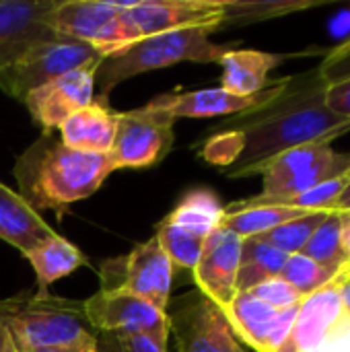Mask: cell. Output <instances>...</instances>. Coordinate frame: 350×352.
Segmentation results:
<instances>
[{
	"label": "cell",
	"mask_w": 350,
	"mask_h": 352,
	"mask_svg": "<svg viewBox=\"0 0 350 352\" xmlns=\"http://www.w3.org/2000/svg\"><path fill=\"white\" fill-rule=\"evenodd\" d=\"M326 80L320 70L291 76L285 91L266 107L229 118L212 132L233 130L241 138V153L223 169L227 177L256 175L274 157L305 144L326 142L350 132V120L332 113L326 105Z\"/></svg>",
	"instance_id": "1"
},
{
	"label": "cell",
	"mask_w": 350,
	"mask_h": 352,
	"mask_svg": "<svg viewBox=\"0 0 350 352\" xmlns=\"http://www.w3.org/2000/svg\"><path fill=\"white\" fill-rule=\"evenodd\" d=\"M116 171L107 155L68 148L43 132L14 165L21 196L39 212L52 208L62 217L66 208L93 196Z\"/></svg>",
	"instance_id": "2"
},
{
	"label": "cell",
	"mask_w": 350,
	"mask_h": 352,
	"mask_svg": "<svg viewBox=\"0 0 350 352\" xmlns=\"http://www.w3.org/2000/svg\"><path fill=\"white\" fill-rule=\"evenodd\" d=\"M215 29H182L144 37L116 56L103 58L95 72V85H99V97L95 101L107 103L109 93L130 76L153 72L182 62H219L233 45H221L210 41Z\"/></svg>",
	"instance_id": "3"
},
{
	"label": "cell",
	"mask_w": 350,
	"mask_h": 352,
	"mask_svg": "<svg viewBox=\"0 0 350 352\" xmlns=\"http://www.w3.org/2000/svg\"><path fill=\"white\" fill-rule=\"evenodd\" d=\"M0 322L17 352L45 351L97 336L80 301L39 291L31 297L0 301Z\"/></svg>",
	"instance_id": "4"
},
{
	"label": "cell",
	"mask_w": 350,
	"mask_h": 352,
	"mask_svg": "<svg viewBox=\"0 0 350 352\" xmlns=\"http://www.w3.org/2000/svg\"><path fill=\"white\" fill-rule=\"evenodd\" d=\"M350 171V153H336L330 144H305L291 148L260 171L264 177L262 192L237 204H289L307 190Z\"/></svg>",
	"instance_id": "5"
},
{
	"label": "cell",
	"mask_w": 350,
	"mask_h": 352,
	"mask_svg": "<svg viewBox=\"0 0 350 352\" xmlns=\"http://www.w3.org/2000/svg\"><path fill=\"white\" fill-rule=\"evenodd\" d=\"M47 21L58 35L89 43L103 58L134 43L124 2L118 0H58Z\"/></svg>",
	"instance_id": "6"
},
{
	"label": "cell",
	"mask_w": 350,
	"mask_h": 352,
	"mask_svg": "<svg viewBox=\"0 0 350 352\" xmlns=\"http://www.w3.org/2000/svg\"><path fill=\"white\" fill-rule=\"evenodd\" d=\"M101 60L103 56L89 43L60 35L29 47L19 60L0 70V89L10 97L25 101V97L37 87L70 70L101 64Z\"/></svg>",
	"instance_id": "7"
},
{
	"label": "cell",
	"mask_w": 350,
	"mask_h": 352,
	"mask_svg": "<svg viewBox=\"0 0 350 352\" xmlns=\"http://www.w3.org/2000/svg\"><path fill=\"white\" fill-rule=\"evenodd\" d=\"M173 264L157 237L138 243L130 254L105 260L99 268L101 289L130 291L155 307L167 311L171 301Z\"/></svg>",
	"instance_id": "8"
},
{
	"label": "cell",
	"mask_w": 350,
	"mask_h": 352,
	"mask_svg": "<svg viewBox=\"0 0 350 352\" xmlns=\"http://www.w3.org/2000/svg\"><path fill=\"white\" fill-rule=\"evenodd\" d=\"M85 314L97 334L151 336L169 342V316L124 289H99L85 303Z\"/></svg>",
	"instance_id": "9"
},
{
	"label": "cell",
	"mask_w": 350,
	"mask_h": 352,
	"mask_svg": "<svg viewBox=\"0 0 350 352\" xmlns=\"http://www.w3.org/2000/svg\"><path fill=\"white\" fill-rule=\"evenodd\" d=\"M173 120L149 105L118 113V132L109 157L116 169H146L173 148Z\"/></svg>",
	"instance_id": "10"
},
{
	"label": "cell",
	"mask_w": 350,
	"mask_h": 352,
	"mask_svg": "<svg viewBox=\"0 0 350 352\" xmlns=\"http://www.w3.org/2000/svg\"><path fill=\"white\" fill-rule=\"evenodd\" d=\"M167 316L175 352H248L235 336L225 311L200 291L186 295Z\"/></svg>",
	"instance_id": "11"
},
{
	"label": "cell",
	"mask_w": 350,
	"mask_h": 352,
	"mask_svg": "<svg viewBox=\"0 0 350 352\" xmlns=\"http://www.w3.org/2000/svg\"><path fill=\"white\" fill-rule=\"evenodd\" d=\"M126 21L134 43L182 29H221L223 0H128Z\"/></svg>",
	"instance_id": "12"
},
{
	"label": "cell",
	"mask_w": 350,
	"mask_h": 352,
	"mask_svg": "<svg viewBox=\"0 0 350 352\" xmlns=\"http://www.w3.org/2000/svg\"><path fill=\"white\" fill-rule=\"evenodd\" d=\"M99 64L70 70L25 97V107L43 132L58 130L72 113L95 101V72Z\"/></svg>",
	"instance_id": "13"
},
{
	"label": "cell",
	"mask_w": 350,
	"mask_h": 352,
	"mask_svg": "<svg viewBox=\"0 0 350 352\" xmlns=\"http://www.w3.org/2000/svg\"><path fill=\"white\" fill-rule=\"evenodd\" d=\"M289 78L276 80V85H270L258 95L241 97L235 93L219 89H200V91H186V93H169L159 95L146 105L167 113L173 122L182 118H215V116H233V113H250L256 109L266 107L272 103L287 87Z\"/></svg>",
	"instance_id": "14"
},
{
	"label": "cell",
	"mask_w": 350,
	"mask_h": 352,
	"mask_svg": "<svg viewBox=\"0 0 350 352\" xmlns=\"http://www.w3.org/2000/svg\"><path fill=\"white\" fill-rule=\"evenodd\" d=\"M297 309L299 305L278 311L252 293H237L223 311L241 344L258 352H276L291 338Z\"/></svg>",
	"instance_id": "15"
},
{
	"label": "cell",
	"mask_w": 350,
	"mask_h": 352,
	"mask_svg": "<svg viewBox=\"0 0 350 352\" xmlns=\"http://www.w3.org/2000/svg\"><path fill=\"white\" fill-rule=\"evenodd\" d=\"M239 258L241 237L221 227L206 237L200 260L192 270L198 291L221 309H225L237 295Z\"/></svg>",
	"instance_id": "16"
},
{
	"label": "cell",
	"mask_w": 350,
	"mask_h": 352,
	"mask_svg": "<svg viewBox=\"0 0 350 352\" xmlns=\"http://www.w3.org/2000/svg\"><path fill=\"white\" fill-rule=\"evenodd\" d=\"M58 0H0V70L29 47L60 37L47 16Z\"/></svg>",
	"instance_id": "17"
},
{
	"label": "cell",
	"mask_w": 350,
	"mask_h": 352,
	"mask_svg": "<svg viewBox=\"0 0 350 352\" xmlns=\"http://www.w3.org/2000/svg\"><path fill=\"white\" fill-rule=\"evenodd\" d=\"M340 274L336 280L311 293L299 303L297 320L291 332V340L299 352H307L318 346L344 316L340 299Z\"/></svg>",
	"instance_id": "18"
},
{
	"label": "cell",
	"mask_w": 350,
	"mask_h": 352,
	"mask_svg": "<svg viewBox=\"0 0 350 352\" xmlns=\"http://www.w3.org/2000/svg\"><path fill=\"white\" fill-rule=\"evenodd\" d=\"M60 142L83 153L107 155L118 132V111L107 103L93 101L80 111L72 113L60 128Z\"/></svg>",
	"instance_id": "19"
},
{
	"label": "cell",
	"mask_w": 350,
	"mask_h": 352,
	"mask_svg": "<svg viewBox=\"0 0 350 352\" xmlns=\"http://www.w3.org/2000/svg\"><path fill=\"white\" fill-rule=\"evenodd\" d=\"M56 231L41 214L14 190L0 182V239L27 254L33 245L47 239Z\"/></svg>",
	"instance_id": "20"
},
{
	"label": "cell",
	"mask_w": 350,
	"mask_h": 352,
	"mask_svg": "<svg viewBox=\"0 0 350 352\" xmlns=\"http://www.w3.org/2000/svg\"><path fill=\"white\" fill-rule=\"evenodd\" d=\"M285 56L260 52V50H235L231 47L219 64L223 66L221 87L229 93L250 97L270 87L268 74L281 64Z\"/></svg>",
	"instance_id": "21"
},
{
	"label": "cell",
	"mask_w": 350,
	"mask_h": 352,
	"mask_svg": "<svg viewBox=\"0 0 350 352\" xmlns=\"http://www.w3.org/2000/svg\"><path fill=\"white\" fill-rule=\"evenodd\" d=\"M23 256L27 258V262L35 272L39 293H47V289L54 283L72 274L74 270L83 268L89 262L87 256L72 241L60 237L58 233L39 241Z\"/></svg>",
	"instance_id": "22"
},
{
	"label": "cell",
	"mask_w": 350,
	"mask_h": 352,
	"mask_svg": "<svg viewBox=\"0 0 350 352\" xmlns=\"http://www.w3.org/2000/svg\"><path fill=\"white\" fill-rule=\"evenodd\" d=\"M225 214V206L212 190L192 188L179 198L175 208L163 221L188 229L200 237H208L212 231L223 227Z\"/></svg>",
	"instance_id": "23"
},
{
	"label": "cell",
	"mask_w": 350,
	"mask_h": 352,
	"mask_svg": "<svg viewBox=\"0 0 350 352\" xmlns=\"http://www.w3.org/2000/svg\"><path fill=\"white\" fill-rule=\"evenodd\" d=\"M289 256L268 243L262 235L241 239V258L237 272V293H248L268 278L281 276Z\"/></svg>",
	"instance_id": "24"
},
{
	"label": "cell",
	"mask_w": 350,
	"mask_h": 352,
	"mask_svg": "<svg viewBox=\"0 0 350 352\" xmlns=\"http://www.w3.org/2000/svg\"><path fill=\"white\" fill-rule=\"evenodd\" d=\"M342 229H344V212L332 210L318 227V231L314 233V237L309 239V243L301 254H305L307 258H311L322 266L344 270L349 266V256L344 250Z\"/></svg>",
	"instance_id": "25"
},
{
	"label": "cell",
	"mask_w": 350,
	"mask_h": 352,
	"mask_svg": "<svg viewBox=\"0 0 350 352\" xmlns=\"http://www.w3.org/2000/svg\"><path fill=\"white\" fill-rule=\"evenodd\" d=\"M316 6L307 0H223V25H248Z\"/></svg>",
	"instance_id": "26"
},
{
	"label": "cell",
	"mask_w": 350,
	"mask_h": 352,
	"mask_svg": "<svg viewBox=\"0 0 350 352\" xmlns=\"http://www.w3.org/2000/svg\"><path fill=\"white\" fill-rule=\"evenodd\" d=\"M155 237H157L161 250L171 260L173 268H186V270H194V266L200 260L204 241H206V237H200L188 229L175 227L167 221H163L157 227Z\"/></svg>",
	"instance_id": "27"
},
{
	"label": "cell",
	"mask_w": 350,
	"mask_h": 352,
	"mask_svg": "<svg viewBox=\"0 0 350 352\" xmlns=\"http://www.w3.org/2000/svg\"><path fill=\"white\" fill-rule=\"evenodd\" d=\"M340 272L342 270L328 268V266L314 262L305 254H293V256H289V260L281 272V278H285L305 299L311 293H316V291L324 289L326 285H330L332 280H336Z\"/></svg>",
	"instance_id": "28"
},
{
	"label": "cell",
	"mask_w": 350,
	"mask_h": 352,
	"mask_svg": "<svg viewBox=\"0 0 350 352\" xmlns=\"http://www.w3.org/2000/svg\"><path fill=\"white\" fill-rule=\"evenodd\" d=\"M332 210H316L311 214H305V217H299V219H293L268 233H264L262 237L272 243L276 250L285 252L287 256H293V254H301L305 250V245L309 243V239L314 237V233L318 231V227L324 223V219L330 214Z\"/></svg>",
	"instance_id": "29"
},
{
	"label": "cell",
	"mask_w": 350,
	"mask_h": 352,
	"mask_svg": "<svg viewBox=\"0 0 350 352\" xmlns=\"http://www.w3.org/2000/svg\"><path fill=\"white\" fill-rule=\"evenodd\" d=\"M248 293H252L254 297H258L260 301H264L266 305H270L272 309H278V311L281 309L297 307L303 301V297L285 278H281V276L268 278V280H264L262 285L254 287Z\"/></svg>",
	"instance_id": "30"
},
{
	"label": "cell",
	"mask_w": 350,
	"mask_h": 352,
	"mask_svg": "<svg viewBox=\"0 0 350 352\" xmlns=\"http://www.w3.org/2000/svg\"><path fill=\"white\" fill-rule=\"evenodd\" d=\"M97 352H167V344L140 334H97Z\"/></svg>",
	"instance_id": "31"
},
{
	"label": "cell",
	"mask_w": 350,
	"mask_h": 352,
	"mask_svg": "<svg viewBox=\"0 0 350 352\" xmlns=\"http://www.w3.org/2000/svg\"><path fill=\"white\" fill-rule=\"evenodd\" d=\"M324 99L332 113H336L342 120H350V76L328 82Z\"/></svg>",
	"instance_id": "32"
},
{
	"label": "cell",
	"mask_w": 350,
	"mask_h": 352,
	"mask_svg": "<svg viewBox=\"0 0 350 352\" xmlns=\"http://www.w3.org/2000/svg\"><path fill=\"white\" fill-rule=\"evenodd\" d=\"M307 352H350V318L344 314L330 334Z\"/></svg>",
	"instance_id": "33"
},
{
	"label": "cell",
	"mask_w": 350,
	"mask_h": 352,
	"mask_svg": "<svg viewBox=\"0 0 350 352\" xmlns=\"http://www.w3.org/2000/svg\"><path fill=\"white\" fill-rule=\"evenodd\" d=\"M37 352H97V336H89V338H83V340H76L70 344H62V346Z\"/></svg>",
	"instance_id": "34"
},
{
	"label": "cell",
	"mask_w": 350,
	"mask_h": 352,
	"mask_svg": "<svg viewBox=\"0 0 350 352\" xmlns=\"http://www.w3.org/2000/svg\"><path fill=\"white\" fill-rule=\"evenodd\" d=\"M332 33L336 37H344V41L350 37V8L344 10L342 14H336V19L332 21Z\"/></svg>",
	"instance_id": "35"
},
{
	"label": "cell",
	"mask_w": 350,
	"mask_h": 352,
	"mask_svg": "<svg viewBox=\"0 0 350 352\" xmlns=\"http://www.w3.org/2000/svg\"><path fill=\"white\" fill-rule=\"evenodd\" d=\"M340 299H342V309L344 314L350 318V278L344 274H340Z\"/></svg>",
	"instance_id": "36"
},
{
	"label": "cell",
	"mask_w": 350,
	"mask_h": 352,
	"mask_svg": "<svg viewBox=\"0 0 350 352\" xmlns=\"http://www.w3.org/2000/svg\"><path fill=\"white\" fill-rule=\"evenodd\" d=\"M332 210H340V212H350V182L349 186L344 188V192L336 198Z\"/></svg>",
	"instance_id": "37"
},
{
	"label": "cell",
	"mask_w": 350,
	"mask_h": 352,
	"mask_svg": "<svg viewBox=\"0 0 350 352\" xmlns=\"http://www.w3.org/2000/svg\"><path fill=\"white\" fill-rule=\"evenodd\" d=\"M342 237H344V250L349 256V266L344 268V274L350 278V212H344V229H342Z\"/></svg>",
	"instance_id": "38"
},
{
	"label": "cell",
	"mask_w": 350,
	"mask_h": 352,
	"mask_svg": "<svg viewBox=\"0 0 350 352\" xmlns=\"http://www.w3.org/2000/svg\"><path fill=\"white\" fill-rule=\"evenodd\" d=\"M0 352H17L14 351V344H12V340H10V336H8V332H6V328H4L2 322H0Z\"/></svg>",
	"instance_id": "39"
}]
</instances>
